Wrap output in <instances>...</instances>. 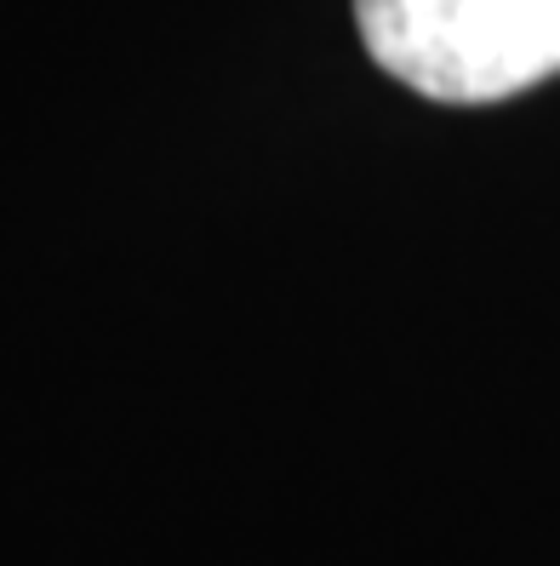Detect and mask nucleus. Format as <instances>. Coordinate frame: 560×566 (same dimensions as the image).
<instances>
[{"instance_id":"nucleus-1","label":"nucleus","mask_w":560,"mask_h":566,"mask_svg":"<svg viewBox=\"0 0 560 566\" xmlns=\"http://www.w3.org/2000/svg\"><path fill=\"white\" fill-rule=\"evenodd\" d=\"M389 81L430 104H509L560 81V0H349Z\"/></svg>"}]
</instances>
